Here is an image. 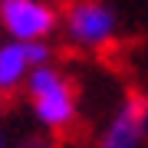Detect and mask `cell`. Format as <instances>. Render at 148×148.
Returning <instances> with one entry per match:
<instances>
[{"label":"cell","instance_id":"277c9868","mask_svg":"<svg viewBox=\"0 0 148 148\" xmlns=\"http://www.w3.org/2000/svg\"><path fill=\"white\" fill-rule=\"evenodd\" d=\"M59 16L46 0H0V27L10 33V40L36 43L56 30Z\"/></svg>","mask_w":148,"mask_h":148},{"label":"cell","instance_id":"5b68a950","mask_svg":"<svg viewBox=\"0 0 148 148\" xmlns=\"http://www.w3.org/2000/svg\"><path fill=\"white\" fill-rule=\"evenodd\" d=\"M53 59V49H49L46 40L36 43H20V40H7L0 43V95H10L20 86H27L30 73L43 63Z\"/></svg>","mask_w":148,"mask_h":148},{"label":"cell","instance_id":"6da1fadb","mask_svg":"<svg viewBox=\"0 0 148 148\" xmlns=\"http://www.w3.org/2000/svg\"><path fill=\"white\" fill-rule=\"evenodd\" d=\"M27 99L33 109V119L46 128L49 135L66 132L79 115V99H76V86L66 79V73L53 63H43L30 73L27 79Z\"/></svg>","mask_w":148,"mask_h":148},{"label":"cell","instance_id":"52a82bcc","mask_svg":"<svg viewBox=\"0 0 148 148\" xmlns=\"http://www.w3.org/2000/svg\"><path fill=\"white\" fill-rule=\"evenodd\" d=\"M0 148H7V135H3V128H0Z\"/></svg>","mask_w":148,"mask_h":148},{"label":"cell","instance_id":"8992f818","mask_svg":"<svg viewBox=\"0 0 148 148\" xmlns=\"http://www.w3.org/2000/svg\"><path fill=\"white\" fill-rule=\"evenodd\" d=\"M20 148H59V145H56L49 135H36V138H23Z\"/></svg>","mask_w":148,"mask_h":148},{"label":"cell","instance_id":"3957f363","mask_svg":"<svg viewBox=\"0 0 148 148\" xmlns=\"http://www.w3.org/2000/svg\"><path fill=\"white\" fill-rule=\"evenodd\" d=\"M148 145V95L132 92L106 122L95 148H145Z\"/></svg>","mask_w":148,"mask_h":148},{"label":"cell","instance_id":"7a4b0ae2","mask_svg":"<svg viewBox=\"0 0 148 148\" xmlns=\"http://www.w3.org/2000/svg\"><path fill=\"white\" fill-rule=\"evenodd\" d=\"M63 30H66V40L73 46L102 49V46H109L115 40L119 16L102 0H76V3H69V10L63 16Z\"/></svg>","mask_w":148,"mask_h":148}]
</instances>
